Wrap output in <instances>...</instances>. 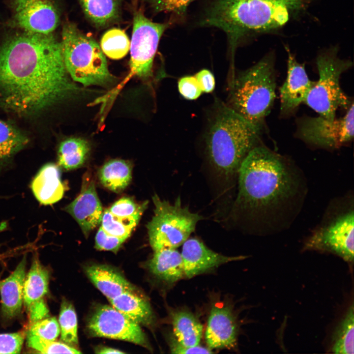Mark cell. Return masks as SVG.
Wrapping results in <instances>:
<instances>
[{"instance_id":"5","label":"cell","mask_w":354,"mask_h":354,"mask_svg":"<svg viewBox=\"0 0 354 354\" xmlns=\"http://www.w3.org/2000/svg\"><path fill=\"white\" fill-rule=\"evenodd\" d=\"M274 56L270 53L233 79L229 108L261 131L276 97Z\"/></svg>"},{"instance_id":"1","label":"cell","mask_w":354,"mask_h":354,"mask_svg":"<svg viewBox=\"0 0 354 354\" xmlns=\"http://www.w3.org/2000/svg\"><path fill=\"white\" fill-rule=\"evenodd\" d=\"M82 90L70 79L53 33L23 30L0 44V106L8 112L34 116Z\"/></svg>"},{"instance_id":"4","label":"cell","mask_w":354,"mask_h":354,"mask_svg":"<svg viewBox=\"0 0 354 354\" xmlns=\"http://www.w3.org/2000/svg\"><path fill=\"white\" fill-rule=\"evenodd\" d=\"M260 130L228 106H222L207 134L210 160L225 177L237 174L239 167L259 139Z\"/></svg>"},{"instance_id":"6","label":"cell","mask_w":354,"mask_h":354,"mask_svg":"<svg viewBox=\"0 0 354 354\" xmlns=\"http://www.w3.org/2000/svg\"><path fill=\"white\" fill-rule=\"evenodd\" d=\"M60 41L64 66L73 81L85 87H107L115 82L100 46L74 24H64Z\"/></svg>"},{"instance_id":"15","label":"cell","mask_w":354,"mask_h":354,"mask_svg":"<svg viewBox=\"0 0 354 354\" xmlns=\"http://www.w3.org/2000/svg\"><path fill=\"white\" fill-rule=\"evenodd\" d=\"M288 53L287 74L280 88V110L283 114L291 113L304 102L314 82L310 80L304 64L298 62L286 47Z\"/></svg>"},{"instance_id":"11","label":"cell","mask_w":354,"mask_h":354,"mask_svg":"<svg viewBox=\"0 0 354 354\" xmlns=\"http://www.w3.org/2000/svg\"><path fill=\"white\" fill-rule=\"evenodd\" d=\"M298 126V134L303 141L323 148H338L353 138L354 104L342 118L307 117Z\"/></svg>"},{"instance_id":"34","label":"cell","mask_w":354,"mask_h":354,"mask_svg":"<svg viewBox=\"0 0 354 354\" xmlns=\"http://www.w3.org/2000/svg\"><path fill=\"white\" fill-rule=\"evenodd\" d=\"M60 334L59 322L55 317H46L30 324L27 334L54 341Z\"/></svg>"},{"instance_id":"12","label":"cell","mask_w":354,"mask_h":354,"mask_svg":"<svg viewBox=\"0 0 354 354\" xmlns=\"http://www.w3.org/2000/svg\"><path fill=\"white\" fill-rule=\"evenodd\" d=\"M88 328L94 336L120 340L149 347L139 324L112 306L103 305L97 308L88 321Z\"/></svg>"},{"instance_id":"8","label":"cell","mask_w":354,"mask_h":354,"mask_svg":"<svg viewBox=\"0 0 354 354\" xmlns=\"http://www.w3.org/2000/svg\"><path fill=\"white\" fill-rule=\"evenodd\" d=\"M152 200L154 215L147 225L150 245L154 251L176 249L189 238L203 217L182 206L179 197L174 204L157 195Z\"/></svg>"},{"instance_id":"43","label":"cell","mask_w":354,"mask_h":354,"mask_svg":"<svg viewBox=\"0 0 354 354\" xmlns=\"http://www.w3.org/2000/svg\"><path fill=\"white\" fill-rule=\"evenodd\" d=\"M96 352L98 354H123L124 352L119 350L109 347H101L97 350Z\"/></svg>"},{"instance_id":"28","label":"cell","mask_w":354,"mask_h":354,"mask_svg":"<svg viewBox=\"0 0 354 354\" xmlns=\"http://www.w3.org/2000/svg\"><path fill=\"white\" fill-rule=\"evenodd\" d=\"M89 150V145L85 140L79 138L67 139L59 146V165L65 170L78 168L85 162Z\"/></svg>"},{"instance_id":"33","label":"cell","mask_w":354,"mask_h":354,"mask_svg":"<svg viewBox=\"0 0 354 354\" xmlns=\"http://www.w3.org/2000/svg\"><path fill=\"white\" fill-rule=\"evenodd\" d=\"M29 347L42 354H80L81 352L69 345L52 340H45L35 335L27 334Z\"/></svg>"},{"instance_id":"7","label":"cell","mask_w":354,"mask_h":354,"mask_svg":"<svg viewBox=\"0 0 354 354\" xmlns=\"http://www.w3.org/2000/svg\"><path fill=\"white\" fill-rule=\"evenodd\" d=\"M335 47L319 54L316 59L319 79L309 91L305 103L320 116L328 119L336 118L341 107L348 109L352 103L340 85L341 75L348 70L352 62L340 59Z\"/></svg>"},{"instance_id":"36","label":"cell","mask_w":354,"mask_h":354,"mask_svg":"<svg viewBox=\"0 0 354 354\" xmlns=\"http://www.w3.org/2000/svg\"><path fill=\"white\" fill-rule=\"evenodd\" d=\"M24 340L21 332L0 334V354H19Z\"/></svg>"},{"instance_id":"30","label":"cell","mask_w":354,"mask_h":354,"mask_svg":"<svg viewBox=\"0 0 354 354\" xmlns=\"http://www.w3.org/2000/svg\"><path fill=\"white\" fill-rule=\"evenodd\" d=\"M130 42L125 32L120 29L108 30L102 36L100 47L108 58L113 59L123 58L128 53Z\"/></svg>"},{"instance_id":"27","label":"cell","mask_w":354,"mask_h":354,"mask_svg":"<svg viewBox=\"0 0 354 354\" xmlns=\"http://www.w3.org/2000/svg\"><path fill=\"white\" fill-rule=\"evenodd\" d=\"M87 17L98 27L107 26L117 20L120 8V0H79Z\"/></svg>"},{"instance_id":"38","label":"cell","mask_w":354,"mask_h":354,"mask_svg":"<svg viewBox=\"0 0 354 354\" xmlns=\"http://www.w3.org/2000/svg\"><path fill=\"white\" fill-rule=\"evenodd\" d=\"M178 88L181 95L189 100L197 99L203 92L195 76L181 78L178 82Z\"/></svg>"},{"instance_id":"23","label":"cell","mask_w":354,"mask_h":354,"mask_svg":"<svg viewBox=\"0 0 354 354\" xmlns=\"http://www.w3.org/2000/svg\"><path fill=\"white\" fill-rule=\"evenodd\" d=\"M174 333L177 341L184 347L199 345L203 333V326L191 312L177 310L171 314Z\"/></svg>"},{"instance_id":"3","label":"cell","mask_w":354,"mask_h":354,"mask_svg":"<svg viewBox=\"0 0 354 354\" xmlns=\"http://www.w3.org/2000/svg\"><path fill=\"white\" fill-rule=\"evenodd\" d=\"M291 12L277 0H216L208 8L201 24L223 30L233 48L248 33L282 27Z\"/></svg>"},{"instance_id":"19","label":"cell","mask_w":354,"mask_h":354,"mask_svg":"<svg viewBox=\"0 0 354 354\" xmlns=\"http://www.w3.org/2000/svg\"><path fill=\"white\" fill-rule=\"evenodd\" d=\"M26 264L24 256L12 273L0 280L1 312L4 319H13L21 311Z\"/></svg>"},{"instance_id":"10","label":"cell","mask_w":354,"mask_h":354,"mask_svg":"<svg viewBox=\"0 0 354 354\" xmlns=\"http://www.w3.org/2000/svg\"><path fill=\"white\" fill-rule=\"evenodd\" d=\"M354 217L352 207L327 219L312 233L304 248L328 251L347 262H353Z\"/></svg>"},{"instance_id":"42","label":"cell","mask_w":354,"mask_h":354,"mask_svg":"<svg viewBox=\"0 0 354 354\" xmlns=\"http://www.w3.org/2000/svg\"><path fill=\"white\" fill-rule=\"evenodd\" d=\"M283 3L292 11L300 8L307 0H277Z\"/></svg>"},{"instance_id":"16","label":"cell","mask_w":354,"mask_h":354,"mask_svg":"<svg viewBox=\"0 0 354 354\" xmlns=\"http://www.w3.org/2000/svg\"><path fill=\"white\" fill-rule=\"evenodd\" d=\"M181 255L185 277L191 278L223 264L243 260L245 256H227L216 253L195 238H188L182 244Z\"/></svg>"},{"instance_id":"21","label":"cell","mask_w":354,"mask_h":354,"mask_svg":"<svg viewBox=\"0 0 354 354\" xmlns=\"http://www.w3.org/2000/svg\"><path fill=\"white\" fill-rule=\"evenodd\" d=\"M86 272L92 283L109 300L124 292H134L133 286L123 275L107 266L92 265L86 268Z\"/></svg>"},{"instance_id":"26","label":"cell","mask_w":354,"mask_h":354,"mask_svg":"<svg viewBox=\"0 0 354 354\" xmlns=\"http://www.w3.org/2000/svg\"><path fill=\"white\" fill-rule=\"evenodd\" d=\"M130 164L122 160H113L105 163L99 172V178L103 186L115 192L124 190L131 180Z\"/></svg>"},{"instance_id":"9","label":"cell","mask_w":354,"mask_h":354,"mask_svg":"<svg viewBox=\"0 0 354 354\" xmlns=\"http://www.w3.org/2000/svg\"><path fill=\"white\" fill-rule=\"evenodd\" d=\"M169 25L154 23L141 11L134 15L130 45V72L124 80L111 92L103 96L105 100L114 98L132 77L148 79L152 75L154 58L163 33Z\"/></svg>"},{"instance_id":"31","label":"cell","mask_w":354,"mask_h":354,"mask_svg":"<svg viewBox=\"0 0 354 354\" xmlns=\"http://www.w3.org/2000/svg\"><path fill=\"white\" fill-rule=\"evenodd\" d=\"M147 205V202L139 205L130 198L123 197L114 203L108 209L117 219L135 228Z\"/></svg>"},{"instance_id":"20","label":"cell","mask_w":354,"mask_h":354,"mask_svg":"<svg viewBox=\"0 0 354 354\" xmlns=\"http://www.w3.org/2000/svg\"><path fill=\"white\" fill-rule=\"evenodd\" d=\"M64 189L59 169L53 163L44 165L31 183V190L35 197L45 205L59 201L63 196Z\"/></svg>"},{"instance_id":"39","label":"cell","mask_w":354,"mask_h":354,"mask_svg":"<svg viewBox=\"0 0 354 354\" xmlns=\"http://www.w3.org/2000/svg\"><path fill=\"white\" fill-rule=\"evenodd\" d=\"M195 0H154L156 9L177 14L184 12L187 6Z\"/></svg>"},{"instance_id":"14","label":"cell","mask_w":354,"mask_h":354,"mask_svg":"<svg viewBox=\"0 0 354 354\" xmlns=\"http://www.w3.org/2000/svg\"><path fill=\"white\" fill-rule=\"evenodd\" d=\"M49 280V271L35 256L26 276L23 289V303L30 324L49 317L44 299L48 292Z\"/></svg>"},{"instance_id":"25","label":"cell","mask_w":354,"mask_h":354,"mask_svg":"<svg viewBox=\"0 0 354 354\" xmlns=\"http://www.w3.org/2000/svg\"><path fill=\"white\" fill-rule=\"evenodd\" d=\"M29 142L28 136L18 127L0 119V165L9 161Z\"/></svg>"},{"instance_id":"41","label":"cell","mask_w":354,"mask_h":354,"mask_svg":"<svg viewBox=\"0 0 354 354\" xmlns=\"http://www.w3.org/2000/svg\"><path fill=\"white\" fill-rule=\"evenodd\" d=\"M202 91L210 92L215 87V79L213 74L207 69H203L195 76Z\"/></svg>"},{"instance_id":"13","label":"cell","mask_w":354,"mask_h":354,"mask_svg":"<svg viewBox=\"0 0 354 354\" xmlns=\"http://www.w3.org/2000/svg\"><path fill=\"white\" fill-rule=\"evenodd\" d=\"M12 24L22 30L44 34L53 33L60 21L54 0H9Z\"/></svg>"},{"instance_id":"24","label":"cell","mask_w":354,"mask_h":354,"mask_svg":"<svg viewBox=\"0 0 354 354\" xmlns=\"http://www.w3.org/2000/svg\"><path fill=\"white\" fill-rule=\"evenodd\" d=\"M112 306L138 324H150L153 315L149 303L145 299L126 292L110 300Z\"/></svg>"},{"instance_id":"18","label":"cell","mask_w":354,"mask_h":354,"mask_svg":"<svg viewBox=\"0 0 354 354\" xmlns=\"http://www.w3.org/2000/svg\"><path fill=\"white\" fill-rule=\"evenodd\" d=\"M207 345L210 350L232 349L236 346L237 326L229 307L216 304L211 309L205 332Z\"/></svg>"},{"instance_id":"40","label":"cell","mask_w":354,"mask_h":354,"mask_svg":"<svg viewBox=\"0 0 354 354\" xmlns=\"http://www.w3.org/2000/svg\"><path fill=\"white\" fill-rule=\"evenodd\" d=\"M170 350L174 354H211L213 352L209 348L200 345L187 347L179 344L175 339H172L170 343Z\"/></svg>"},{"instance_id":"2","label":"cell","mask_w":354,"mask_h":354,"mask_svg":"<svg viewBox=\"0 0 354 354\" xmlns=\"http://www.w3.org/2000/svg\"><path fill=\"white\" fill-rule=\"evenodd\" d=\"M237 174L236 205L255 232L266 235L288 228L307 193L301 170L270 149L257 146L243 159Z\"/></svg>"},{"instance_id":"29","label":"cell","mask_w":354,"mask_h":354,"mask_svg":"<svg viewBox=\"0 0 354 354\" xmlns=\"http://www.w3.org/2000/svg\"><path fill=\"white\" fill-rule=\"evenodd\" d=\"M354 314L353 305L340 322L333 337L332 351L335 354H354Z\"/></svg>"},{"instance_id":"22","label":"cell","mask_w":354,"mask_h":354,"mask_svg":"<svg viewBox=\"0 0 354 354\" xmlns=\"http://www.w3.org/2000/svg\"><path fill=\"white\" fill-rule=\"evenodd\" d=\"M148 263L149 270L158 278L174 283L185 277L181 253L176 249L154 251Z\"/></svg>"},{"instance_id":"17","label":"cell","mask_w":354,"mask_h":354,"mask_svg":"<svg viewBox=\"0 0 354 354\" xmlns=\"http://www.w3.org/2000/svg\"><path fill=\"white\" fill-rule=\"evenodd\" d=\"M64 210L77 222L86 236L101 223L102 205L94 181L88 175L84 177L80 194Z\"/></svg>"},{"instance_id":"35","label":"cell","mask_w":354,"mask_h":354,"mask_svg":"<svg viewBox=\"0 0 354 354\" xmlns=\"http://www.w3.org/2000/svg\"><path fill=\"white\" fill-rule=\"evenodd\" d=\"M101 228L107 233L112 236L126 239L130 235L134 228L117 219L106 209L103 212Z\"/></svg>"},{"instance_id":"32","label":"cell","mask_w":354,"mask_h":354,"mask_svg":"<svg viewBox=\"0 0 354 354\" xmlns=\"http://www.w3.org/2000/svg\"><path fill=\"white\" fill-rule=\"evenodd\" d=\"M59 324L61 339L69 345L78 344L76 314L72 304L65 300L60 306Z\"/></svg>"},{"instance_id":"37","label":"cell","mask_w":354,"mask_h":354,"mask_svg":"<svg viewBox=\"0 0 354 354\" xmlns=\"http://www.w3.org/2000/svg\"><path fill=\"white\" fill-rule=\"evenodd\" d=\"M125 240L109 234L100 227L95 236V247L99 250L116 252Z\"/></svg>"}]
</instances>
